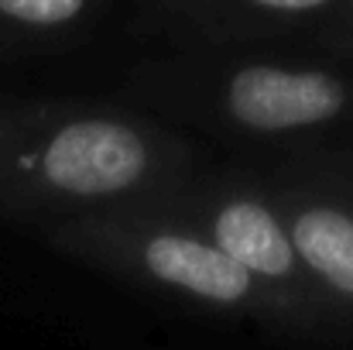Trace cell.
<instances>
[{
  "mask_svg": "<svg viewBox=\"0 0 353 350\" xmlns=\"http://www.w3.org/2000/svg\"><path fill=\"white\" fill-rule=\"evenodd\" d=\"M161 148L107 114H0V206L83 210L144 193Z\"/></svg>",
  "mask_w": 353,
  "mask_h": 350,
  "instance_id": "obj_1",
  "label": "cell"
},
{
  "mask_svg": "<svg viewBox=\"0 0 353 350\" xmlns=\"http://www.w3.org/2000/svg\"><path fill=\"white\" fill-rule=\"evenodd\" d=\"M90 0H0V17L24 28H59L76 21Z\"/></svg>",
  "mask_w": 353,
  "mask_h": 350,
  "instance_id": "obj_6",
  "label": "cell"
},
{
  "mask_svg": "<svg viewBox=\"0 0 353 350\" xmlns=\"http://www.w3.org/2000/svg\"><path fill=\"white\" fill-rule=\"evenodd\" d=\"M261 10H278V14H309V10H323L333 0H247Z\"/></svg>",
  "mask_w": 353,
  "mask_h": 350,
  "instance_id": "obj_7",
  "label": "cell"
},
{
  "mask_svg": "<svg viewBox=\"0 0 353 350\" xmlns=\"http://www.w3.org/2000/svg\"><path fill=\"white\" fill-rule=\"evenodd\" d=\"M72 237L93 247H117L120 261L137 268L144 278L179 289L210 306H254L268 289L254 271L230 257L213 237L179 227H76Z\"/></svg>",
  "mask_w": 353,
  "mask_h": 350,
  "instance_id": "obj_2",
  "label": "cell"
},
{
  "mask_svg": "<svg viewBox=\"0 0 353 350\" xmlns=\"http://www.w3.org/2000/svg\"><path fill=\"white\" fill-rule=\"evenodd\" d=\"M350 86L323 69L243 66L227 79L223 107L240 127L261 134L319 127L350 110Z\"/></svg>",
  "mask_w": 353,
  "mask_h": 350,
  "instance_id": "obj_3",
  "label": "cell"
},
{
  "mask_svg": "<svg viewBox=\"0 0 353 350\" xmlns=\"http://www.w3.org/2000/svg\"><path fill=\"white\" fill-rule=\"evenodd\" d=\"M281 217L316 289L353 309V206L340 200H292Z\"/></svg>",
  "mask_w": 353,
  "mask_h": 350,
  "instance_id": "obj_5",
  "label": "cell"
},
{
  "mask_svg": "<svg viewBox=\"0 0 353 350\" xmlns=\"http://www.w3.org/2000/svg\"><path fill=\"white\" fill-rule=\"evenodd\" d=\"M210 237L236 257L247 271H254L268 289H316L312 275L305 271L292 233L285 227L281 210L268 206L257 196H227L210 213Z\"/></svg>",
  "mask_w": 353,
  "mask_h": 350,
  "instance_id": "obj_4",
  "label": "cell"
}]
</instances>
